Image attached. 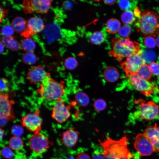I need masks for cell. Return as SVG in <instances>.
<instances>
[{
    "mask_svg": "<svg viewBox=\"0 0 159 159\" xmlns=\"http://www.w3.org/2000/svg\"><path fill=\"white\" fill-rule=\"evenodd\" d=\"M100 145L105 159H132L133 155L128 148L127 139L125 136L118 140L107 138Z\"/></svg>",
    "mask_w": 159,
    "mask_h": 159,
    "instance_id": "cell-1",
    "label": "cell"
},
{
    "mask_svg": "<svg viewBox=\"0 0 159 159\" xmlns=\"http://www.w3.org/2000/svg\"><path fill=\"white\" fill-rule=\"evenodd\" d=\"M112 49L109 54L118 61L138 53L141 50L139 43L127 38H114L111 42Z\"/></svg>",
    "mask_w": 159,
    "mask_h": 159,
    "instance_id": "cell-2",
    "label": "cell"
},
{
    "mask_svg": "<svg viewBox=\"0 0 159 159\" xmlns=\"http://www.w3.org/2000/svg\"><path fill=\"white\" fill-rule=\"evenodd\" d=\"M64 83L63 82H58L49 76L40 83L37 91L43 99L56 102L61 99L65 94Z\"/></svg>",
    "mask_w": 159,
    "mask_h": 159,
    "instance_id": "cell-3",
    "label": "cell"
},
{
    "mask_svg": "<svg viewBox=\"0 0 159 159\" xmlns=\"http://www.w3.org/2000/svg\"><path fill=\"white\" fill-rule=\"evenodd\" d=\"M135 26L143 34L155 37L159 33V15L153 11H144L137 19Z\"/></svg>",
    "mask_w": 159,
    "mask_h": 159,
    "instance_id": "cell-4",
    "label": "cell"
},
{
    "mask_svg": "<svg viewBox=\"0 0 159 159\" xmlns=\"http://www.w3.org/2000/svg\"><path fill=\"white\" fill-rule=\"evenodd\" d=\"M127 78L129 84L145 96H150L158 89V87L155 84L140 78L137 74L131 76Z\"/></svg>",
    "mask_w": 159,
    "mask_h": 159,
    "instance_id": "cell-5",
    "label": "cell"
},
{
    "mask_svg": "<svg viewBox=\"0 0 159 159\" xmlns=\"http://www.w3.org/2000/svg\"><path fill=\"white\" fill-rule=\"evenodd\" d=\"M135 114L141 120L146 121L155 119L159 114V105L153 101H142L138 105Z\"/></svg>",
    "mask_w": 159,
    "mask_h": 159,
    "instance_id": "cell-6",
    "label": "cell"
},
{
    "mask_svg": "<svg viewBox=\"0 0 159 159\" xmlns=\"http://www.w3.org/2000/svg\"><path fill=\"white\" fill-rule=\"evenodd\" d=\"M52 0H24L22 3L24 12L26 14H46L48 11Z\"/></svg>",
    "mask_w": 159,
    "mask_h": 159,
    "instance_id": "cell-7",
    "label": "cell"
},
{
    "mask_svg": "<svg viewBox=\"0 0 159 159\" xmlns=\"http://www.w3.org/2000/svg\"><path fill=\"white\" fill-rule=\"evenodd\" d=\"M141 54L140 50L138 53L127 57L125 61L121 63V66L125 72L127 78L137 74L139 69L145 63Z\"/></svg>",
    "mask_w": 159,
    "mask_h": 159,
    "instance_id": "cell-8",
    "label": "cell"
},
{
    "mask_svg": "<svg viewBox=\"0 0 159 159\" xmlns=\"http://www.w3.org/2000/svg\"><path fill=\"white\" fill-rule=\"evenodd\" d=\"M40 112V110L38 109L21 118L22 125L29 131L33 132L34 134L40 133L41 129L42 122Z\"/></svg>",
    "mask_w": 159,
    "mask_h": 159,
    "instance_id": "cell-9",
    "label": "cell"
},
{
    "mask_svg": "<svg viewBox=\"0 0 159 159\" xmlns=\"http://www.w3.org/2000/svg\"><path fill=\"white\" fill-rule=\"evenodd\" d=\"M52 143L44 135L40 133L34 134L29 140V146L31 150L37 154L45 152Z\"/></svg>",
    "mask_w": 159,
    "mask_h": 159,
    "instance_id": "cell-10",
    "label": "cell"
},
{
    "mask_svg": "<svg viewBox=\"0 0 159 159\" xmlns=\"http://www.w3.org/2000/svg\"><path fill=\"white\" fill-rule=\"evenodd\" d=\"M134 145L136 150L142 156H149L154 152L150 140L144 133L137 135Z\"/></svg>",
    "mask_w": 159,
    "mask_h": 159,
    "instance_id": "cell-11",
    "label": "cell"
},
{
    "mask_svg": "<svg viewBox=\"0 0 159 159\" xmlns=\"http://www.w3.org/2000/svg\"><path fill=\"white\" fill-rule=\"evenodd\" d=\"M70 106L66 105L61 99L56 102L52 107V117L57 122L62 123L66 121L71 115Z\"/></svg>",
    "mask_w": 159,
    "mask_h": 159,
    "instance_id": "cell-12",
    "label": "cell"
},
{
    "mask_svg": "<svg viewBox=\"0 0 159 159\" xmlns=\"http://www.w3.org/2000/svg\"><path fill=\"white\" fill-rule=\"evenodd\" d=\"M44 27L42 19L38 17H31L27 21L26 28L20 35L25 38H30L41 32Z\"/></svg>",
    "mask_w": 159,
    "mask_h": 159,
    "instance_id": "cell-13",
    "label": "cell"
},
{
    "mask_svg": "<svg viewBox=\"0 0 159 159\" xmlns=\"http://www.w3.org/2000/svg\"><path fill=\"white\" fill-rule=\"evenodd\" d=\"M14 101L9 99L8 95L1 93L0 95V116L4 117L9 120H13L15 116L12 107Z\"/></svg>",
    "mask_w": 159,
    "mask_h": 159,
    "instance_id": "cell-14",
    "label": "cell"
},
{
    "mask_svg": "<svg viewBox=\"0 0 159 159\" xmlns=\"http://www.w3.org/2000/svg\"><path fill=\"white\" fill-rule=\"evenodd\" d=\"M50 76V73L46 72L43 65L40 64L29 69L26 74V80L31 84H36L41 83Z\"/></svg>",
    "mask_w": 159,
    "mask_h": 159,
    "instance_id": "cell-15",
    "label": "cell"
},
{
    "mask_svg": "<svg viewBox=\"0 0 159 159\" xmlns=\"http://www.w3.org/2000/svg\"><path fill=\"white\" fill-rule=\"evenodd\" d=\"M144 133L150 140L154 148V152H159V126L156 123L147 127Z\"/></svg>",
    "mask_w": 159,
    "mask_h": 159,
    "instance_id": "cell-16",
    "label": "cell"
},
{
    "mask_svg": "<svg viewBox=\"0 0 159 159\" xmlns=\"http://www.w3.org/2000/svg\"><path fill=\"white\" fill-rule=\"evenodd\" d=\"M79 134L74 128L68 129L63 133L62 142L66 146L69 148L72 147L77 143Z\"/></svg>",
    "mask_w": 159,
    "mask_h": 159,
    "instance_id": "cell-17",
    "label": "cell"
},
{
    "mask_svg": "<svg viewBox=\"0 0 159 159\" xmlns=\"http://www.w3.org/2000/svg\"><path fill=\"white\" fill-rule=\"evenodd\" d=\"M27 21L21 16L15 17L11 22V26L14 31L17 33H22L25 29Z\"/></svg>",
    "mask_w": 159,
    "mask_h": 159,
    "instance_id": "cell-18",
    "label": "cell"
},
{
    "mask_svg": "<svg viewBox=\"0 0 159 159\" xmlns=\"http://www.w3.org/2000/svg\"><path fill=\"white\" fill-rule=\"evenodd\" d=\"M119 73L117 69L113 66H109L104 70L103 76L105 79L110 82L116 81L119 78Z\"/></svg>",
    "mask_w": 159,
    "mask_h": 159,
    "instance_id": "cell-19",
    "label": "cell"
},
{
    "mask_svg": "<svg viewBox=\"0 0 159 159\" xmlns=\"http://www.w3.org/2000/svg\"><path fill=\"white\" fill-rule=\"evenodd\" d=\"M142 47L143 48L141 49V54L144 63L149 64L154 62L157 59V56L156 53L153 50Z\"/></svg>",
    "mask_w": 159,
    "mask_h": 159,
    "instance_id": "cell-20",
    "label": "cell"
},
{
    "mask_svg": "<svg viewBox=\"0 0 159 159\" xmlns=\"http://www.w3.org/2000/svg\"><path fill=\"white\" fill-rule=\"evenodd\" d=\"M1 41L6 47L13 51L18 50L21 46L19 42L12 36H3Z\"/></svg>",
    "mask_w": 159,
    "mask_h": 159,
    "instance_id": "cell-21",
    "label": "cell"
},
{
    "mask_svg": "<svg viewBox=\"0 0 159 159\" xmlns=\"http://www.w3.org/2000/svg\"><path fill=\"white\" fill-rule=\"evenodd\" d=\"M137 74L140 78L147 80L152 77L153 73L151 71L149 64L144 63L138 70Z\"/></svg>",
    "mask_w": 159,
    "mask_h": 159,
    "instance_id": "cell-22",
    "label": "cell"
},
{
    "mask_svg": "<svg viewBox=\"0 0 159 159\" xmlns=\"http://www.w3.org/2000/svg\"><path fill=\"white\" fill-rule=\"evenodd\" d=\"M120 26V23L118 20L115 19H110L106 23L107 31L110 33H116L118 32Z\"/></svg>",
    "mask_w": 159,
    "mask_h": 159,
    "instance_id": "cell-23",
    "label": "cell"
},
{
    "mask_svg": "<svg viewBox=\"0 0 159 159\" xmlns=\"http://www.w3.org/2000/svg\"><path fill=\"white\" fill-rule=\"evenodd\" d=\"M138 1L136 0H120L118 4L120 8L126 11H132L137 7Z\"/></svg>",
    "mask_w": 159,
    "mask_h": 159,
    "instance_id": "cell-24",
    "label": "cell"
},
{
    "mask_svg": "<svg viewBox=\"0 0 159 159\" xmlns=\"http://www.w3.org/2000/svg\"><path fill=\"white\" fill-rule=\"evenodd\" d=\"M9 147L12 150H18L21 149L23 146V141L20 137L13 136L9 141Z\"/></svg>",
    "mask_w": 159,
    "mask_h": 159,
    "instance_id": "cell-25",
    "label": "cell"
},
{
    "mask_svg": "<svg viewBox=\"0 0 159 159\" xmlns=\"http://www.w3.org/2000/svg\"><path fill=\"white\" fill-rule=\"evenodd\" d=\"M21 48L26 52H32L36 47L35 42L30 38H25L21 44Z\"/></svg>",
    "mask_w": 159,
    "mask_h": 159,
    "instance_id": "cell-26",
    "label": "cell"
},
{
    "mask_svg": "<svg viewBox=\"0 0 159 159\" xmlns=\"http://www.w3.org/2000/svg\"><path fill=\"white\" fill-rule=\"evenodd\" d=\"M21 59L23 62L28 65L34 64L37 59L36 55L32 52H26L22 55Z\"/></svg>",
    "mask_w": 159,
    "mask_h": 159,
    "instance_id": "cell-27",
    "label": "cell"
},
{
    "mask_svg": "<svg viewBox=\"0 0 159 159\" xmlns=\"http://www.w3.org/2000/svg\"><path fill=\"white\" fill-rule=\"evenodd\" d=\"M75 101L79 105L82 106H87L90 102L89 98L87 94L83 92H78L75 96Z\"/></svg>",
    "mask_w": 159,
    "mask_h": 159,
    "instance_id": "cell-28",
    "label": "cell"
},
{
    "mask_svg": "<svg viewBox=\"0 0 159 159\" xmlns=\"http://www.w3.org/2000/svg\"><path fill=\"white\" fill-rule=\"evenodd\" d=\"M105 39L103 34L100 31H96L91 34L90 37V42L93 44L98 45L102 42Z\"/></svg>",
    "mask_w": 159,
    "mask_h": 159,
    "instance_id": "cell-29",
    "label": "cell"
},
{
    "mask_svg": "<svg viewBox=\"0 0 159 159\" xmlns=\"http://www.w3.org/2000/svg\"><path fill=\"white\" fill-rule=\"evenodd\" d=\"M143 44H140L142 47L152 49L154 48L156 45V41L153 36H147L141 40Z\"/></svg>",
    "mask_w": 159,
    "mask_h": 159,
    "instance_id": "cell-30",
    "label": "cell"
},
{
    "mask_svg": "<svg viewBox=\"0 0 159 159\" xmlns=\"http://www.w3.org/2000/svg\"><path fill=\"white\" fill-rule=\"evenodd\" d=\"M135 19L134 14L131 11H125L122 13L121 16L122 21L126 25L132 24Z\"/></svg>",
    "mask_w": 159,
    "mask_h": 159,
    "instance_id": "cell-31",
    "label": "cell"
},
{
    "mask_svg": "<svg viewBox=\"0 0 159 159\" xmlns=\"http://www.w3.org/2000/svg\"><path fill=\"white\" fill-rule=\"evenodd\" d=\"M64 64L67 69L69 70H73L77 66L78 62L75 58L69 57L65 60Z\"/></svg>",
    "mask_w": 159,
    "mask_h": 159,
    "instance_id": "cell-32",
    "label": "cell"
},
{
    "mask_svg": "<svg viewBox=\"0 0 159 159\" xmlns=\"http://www.w3.org/2000/svg\"><path fill=\"white\" fill-rule=\"evenodd\" d=\"M131 28L128 25H125L121 27L119 30L118 33L122 38H127L131 32Z\"/></svg>",
    "mask_w": 159,
    "mask_h": 159,
    "instance_id": "cell-33",
    "label": "cell"
},
{
    "mask_svg": "<svg viewBox=\"0 0 159 159\" xmlns=\"http://www.w3.org/2000/svg\"><path fill=\"white\" fill-rule=\"evenodd\" d=\"M94 106L97 111H101L105 108L106 103L105 101L102 99H98L94 102Z\"/></svg>",
    "mask_w": 159,
    "mask_h": 159,
    "instance_id": "cell-34",
    "label": "cell"
},
{
    "mask_svg": "<svg viewBox=\"0 0 159 159\" xmlns=\"http://www.w3.org/2000/svg\"><path fill=\"white\" fill-rule=\"evenodd\" d=\"M1 31L3 36L7 37L12 36L14 31L11 26L5 25L2 28Z\"/></svg>",
    "mask_w": 159,
    "mask_h": 159,
    "instance_id": "cell-35",
    "label": "cell"
},
{
    "mask_svg": "<svg viewBox=\"0 0 159 159\" xmlns=\"http://www.w3.org/2000/svg\"><path fill=\"white\" fill-rule=\"evenodd\" d=\"M1 154L3 157L8 159H11L13 156L12 149L8 146H5L2 148Z\"/></svg>",
    "mask_w": 159,
    "mask_h": 159,
    "instance_id": "cell-36",
    "label": "cell"
},
{
    "mask_svg": "<svg viewBox=\"0 0 159 159\" xmlns=\"http://www.w3.org/2000/svg\"><path fill=\"white\" fill-rule=\"evenodd\" d=\"M11 132L14 136L20 137L23 135L24 130L20 125H14L11 127Z\"/></svg>",
    "mask_w": 159,
    "mask_h": 159,
    "instance_id": "cell-37",
    "label": "cell"
},
{
    "mask_svg": "<svg viewBox=\"0 0 159 159\" xmlns=\"http://www.w3.org/2000/svg\"><path fill=\"white\" fill-rule=\"evenodd\" d=\"M0 90L1 92L8 91L9 90L8 81L5 78H1L0 79Z\"/></svg>",
    "mask_w": 159,
    "mask_h": 159,
    "instance_id": "cell-38",
    "label": "cell"
},
{
    "mask_svg": "<svg viewBox=\"0 0 159 159\" xmlns=\"http://www.w3.org/2000/svg\"><path fill=\"white\" fill-rule=\"evenodd\" d=\"M149 65L153 74L159 76V64L154 62L151 63Z\"/></svg>",
    "mask_w": 159,
    "mask_h": 159,
    "instance_id": "cell-39",
    "label": "cell"
},
{
    "mask_svg": "<svg viewBox=\"0 0 159 159\" xmlns=\"http://www.w3.org/2000/svg\"><path fill=\"white\" fill-rule=\"evenodd\" d=\"M8 12L7 10H5L4 8L0 7V22H1L2 20L6 16Z\"/></svg>",
    "mask_w": 159,
    "mask_h": 159,
    "instance_id": "cell-40",
    "label": "cell"
},
{
    "mask_svg": "<svg viewBox=\"0 0 159 159\" xmlns=\"http://www.w3.org/2000/svg\"><path fill=\"white\" fill-rule=\"evenodd\" d=\"M76 159H90L89 156L87 153H81L77 156Z\"/></svg>",
    "mask_w": 159,
    "mask_h": 159,
    "instance_id": "cell-41",
    "label": "cell"
},
{
    "mask_svg": "<svg viewBox=\"0 0 159 159\" xmlns=\"http://www.w3.org/2000/svg\"><path fill=\"white\" fill-rule=\"evenodd\" d=\"M73 6L72 3L70 1H65L63 4V6L65 9H70Z\"/></svg>",
    "mask_w": 159,
    "mask_h": 159,
    "instance_id": "cell-42",
    "label": "cell"
},
{
    "mask_svg": "<svg viewBox=\"0 0 159 159\" xmlns=\"http://www.w3.org/2000/svg\"><path fill=\"white\" fill-rule=\"evenodd\" d=\"M9 121L6 117L2 116H0V122L1 127L4 126Z\"/></svg>",
    "mask_w": 159,
    "mask_h": 159,
    "instance_id": "cell-43",
    "label": "cell"
},
{
    "mask_svg": "<svg viewBox=\"0 0 159 159\" xmlns=\"http://www.w3.org/2000/svg\"><path fill=\"white\" fill-rule=\"evenodd\" d=\"M92 159H105L102 152V153H96L93 155Z\"/></svg>",
    "mask_w": 159,
    "mask_h": 159,
    "instance_id": "cell-44",
    "label": "cell"
},
{
    "mask_svg": "<svg viewBox=\"0 0 159 159\" xmlns=\"http://www.w3.org/2000/svg\"><path fill=\"white\" fill-rule=\"evenodd\" d=\"M116 0H104V2L106 4L108 5H112L114 4L116 1Z\"/></svg>",
    "mask_w": 159,
    "mask_h": 159,
    "instance_id": "cell-45",
    "label": "cell"
},
{
    "mask_svg": "<svg viewBox=\"0 0 159 159\" xmlns=\"http://www.w3.org/2000/svg\"><path fill=\"white\" fill-rule=\"evenodd\" d=\"M0 53L1 54L2 52H3L4 50V44L2 43V42L0 41Z\"/></svg>",
    "mask_w": 159,
    "mask_h": 159,
    "instance_id": "cell-46",
    "label": "cell"
},
{
    "mask_svg": "<svg viewBox=\"0 0 159 159\" xmlns=\"http://www.w3.org/2000/svg\"><path fill=\"white\" fill-rule=\"evenodd\" d=\"M156 45L159 48V33L157 35V37L156 39Z\"/></svg>",
    "mask_w": 159,
    "mask_h": 159,
    "instance_id": "cell-47",
    "label": "cell"
},
{
    "mask_svg": "<svg viewBox=\"0 0 159 159\" xmlns=\"http://www.w3.org/2000/svg\"><path fill=\"white\" fill-rule=\"evenodd\" d=\"M4 131L2 129L0 128V139L1 140L3 137Z\"/></svg>",
    "mask_w": 159,
    "mask_h": 159,
    "instance_id": "cell-48",
    "label": "cell"
},
{
    "mask_svg": "<svg viewBox=\"0 0 159 159\" xmlns=\"http://www.w3.org/2000/svg\"><path fill=\"white\" fill-rule=\"evenodd\" d=\"M66 159H75L73 158L70 157Z\"/></svg>",
    "mask_w": 159,
    "mask_h": 159,
    "instance_id": "cell-49",
    "label": "cell"
}]
</instances>
